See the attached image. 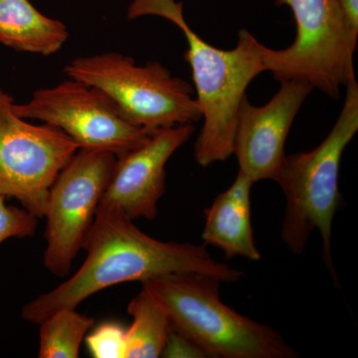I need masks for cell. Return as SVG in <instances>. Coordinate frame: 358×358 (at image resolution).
<instances>
[{"label":"cell","instance_id":"15","mask_svg":"<svg viewBox=\"0 0 358 358\" xmlns=\"http://www.w3.org/2000/svg\"><path fill=\"white\" fill-rule=\"evenodd\" d=\"M40 358H77L94 320L76 308H66L40 322Z\"/></svg>","mask_w":358,"mask_h":358},{"label":"cell","instance_id":"3","mask_svg":"<svg viewBox=\"0 0 358 358\" xmlns=\"http://www.w3.org/2000/svg\"><path fill=\"white\" fill-rule=\"evenodd\" d=\"M221 282L199 273H173L141 282L169 322L213 358H296L275 329L249 319L221 301Z\"/></svg>","mask_w":358,"mask_h":358},{"label":"cell","instance_id":"16","mask_svg":"<svg viewBox=\"0 0 358 358\" xmlns=\"http://www.w3.org/2000/svg\"><path fill=\"white\" fill-rule=\"evenodd\" d=\"M86 343L93 357L126 358L127 329L117 322H103L86 336Z\"/></svg>","mask_w":358,"mask_h":358},{"label":"cell","instance_id":"19","mask_svg":"<svg viewBox=\"0 0 358 358\" xmlns=\"http://www.w3.org/2000/svg\"><path fill=\"white\" fill-rule=\"evenodd\" d=\"M348 31L358 39V0H338Z\"/></svg>","mask_w":358,"mask_h":358},{"label":"cell","instance_id":"2","mask_svg":"<svg viewBox=\"0 0 358 358\" xmlns=\"http://www.w3.org/2000/svg\"><path fill=\"white\" fill-rule=\"evenodd\" d=\"M154 15L178 26L187 41L185 59L192 71L203 127L194 147L199 166L206 167L232 155L237 113L249 84L265 72L261 44L246 29L231 50L218 49L200 38L183 16V3L176 0H133L129 20Z\"/></svg>","mask_w":358,"mask_h":358},{"label":"cell","instance_id":"9","mask_svg":"<svg viewBox=\"0 0 358 358\" xmlns=\"http://www.w3.org/2000/svg\"><path fill=\"white\" fill-rule=\"evenodd\" d=\"M13 110L22 119L61 129L79 148L117 157L140 147L154 134L127 122L100 89L74 79L34 92L29 102L14 103Z\"/></svg>","mask_w":358,"mask_h":358},{"label":"cell","instance_id":"14","mask_svg":"<svg viewBox=\"0 0 358 358\" xmlns=\"http://www.w3.org/2000/svg\"><path fill=\"white\" fill-rule=\"evenodd\" d=\"M133 324L127 329L126 358H157L166 345L171 322L154 296L143 288L129 303Z\"/></svg>","mask_w":358,"mask_h":358},{"label":"cell","instance_id":"10","mask_svg":"<svg viewBox=\"0 0 358 358\" xmlns=\"http://www.w3.org/2000/svg\"><path fill=\"white\" fill-rule=\"evenodd\" d=\"M313 90L303 80L281 82L266 105H252L245 95L237 113L232 155L239 171L257 181L275 180L286 154L285 143L296 115Z\"/></svg>","mask_w":358,"mask_h":358},{"label":"cell","instance_id":"7","mask_svg":"<svg viewBox=\"0 0 358 358\" xmlns=\"http://www.w3.org/2000/svg\"><path fill=\"white\" fill-rule=\"evenodd\" d=\"M13 105L0 88V194L42 218L51 185L79 147L55 127L22 119Z\"/></svg>","mask_w":358,"mask_h":358},{"label":"cell","instance_id":"12","mask_svg":"<svg viewBox=\"0 0 358 358\" xmlns=\"http://www.w3.org/2000/svg\"><path fill=\"white\" fill-rule=\"evenodd\" d=\"M253 185L251 179L238 171L234 182L205 210L203 244L222 250L226 259L242 256L259 261L262 258L252 227L250 196Z\"/></svg>","mask_w":358,"mask_h":358},{"label":"cell","instance_id":"6","mask_svg":"<svg viewBox=\"0 0 358 358\" xmlns=\"http://www.w3.org/2000/svg\"><path fill=\"white\" fill-rule=\"evenodd\" d=\"M291 8L296 24L294 43L282 50L264 47L265 70L279 82L303 80L329 98L355 75L357 40L348 31L338 0H275Z\"/></svg>","mask_w":358,"mask_h":358},{"label":"cell","instance_id":"17","mask_svg":"<svg viewBox=\"0 0 358 358\" xmlns=\"http://www.w3.org/2000/svg\"><path fill=\"white\" fill-rule=\"evenodd\" d=\"M0 194V245L10 238L31 237L38 225V218L25 208L6 204Z\"/></svg>","mask_w":358,"mask_h":358},{"label":"cell","instance_id":"5","mask_svg":"<svg viewBox=\"0 0 358 358\" xmlns=\"http://www.w3.org/2000/svg\"><path fill=\"white\" fill-rule=\"evenodd\" d=\"M65 73L103 91L122 117L138 128L155 131L202 120L192 85L159 62L138 66L129 56L107 52L74 59Z\"/></svg>","mask_w":358,"mask_h":358},{"label":"cell","instance_id":"1","mask_svg":"<svg viewBox=\"0 0 358 358\" xmlns=\"http://www.w3.org/2000/svg\"><path fill=\"white\" fill-rule=\"evenodd\" d=\"M83 249L86 260L72 277L22 308L25 322L39 324L61 308H76L103 289L155 275L199 273L220 282H236L244 277L241 271L214 260L204 244L159 241L131 219L103 207L96 210Z\"/></svg>","mask_w":358,"mask_h":358},{"label":"cell","instance_id":"4","mask_svg":"<svg viewBox=\"0 0 358 358\" xmlns=\"http://www.w3.org/2000/svg\"><path fill=\"white\" fill-rule=\"evenodd\" d=\"M343 110L331 133L308 152L286 155L275 182L286 197L281 237L294 254L305 251L308 239L319 230L322 259L336 280L331 256V227L341 204L339 166L348 143L358 131V84L353 78L345 86Z\"/></svg>","mask_w":358,"mask_h":358},{"label":"cell","instance_id":"8","mask_svg":"<svg viewBox=\"0 0 358 358\" xmlns=\"http://www.w3.org/2000/svg\"><path fill=\"white\" fill-rule=\"evenodd\" d=\"M117 155L79 148L49 192L44 266L59 278L69 275L73 261L83 249L96 210L112 178Z\"/></svg>","mask_w":358,"mask_h":358},{"label":"cell","instance_id":"11","mask_svg":"<svg viewBox=\"0 0 358 358\" xmlns=\"http://www.w3.org/2000/svg\"><path fill=\"white\" fill-rule=\"evenodd\" d=\"M194 131L193 124L157 129L140 147L117 157L99 207L133 221L157 218V203L166 192L167 162Z\"/></svg>","mask_w":358,"mask_h":358},{"label":"cell","instance_id":"13","mask_svg":"<svg viewBox=\"0 0 358 358\" xmlns=\"http://www.w3.org/2000/svg\"><path fill=\"white\" fill-rule=\"evenodd\" d=\"M68 37L64 23L39 13L29 0H0V44L49 56L60 50Z\"/></svg>","mask_w":358,"mask_h":358},{"label":"cell","instance_id":"18","mask_svg":"<svg viewBox=\"0 0 358 358\" xmlns=\"http://www.w3.org/2000/svg\"><path fill=\"white\" fill-rule=\"evenodd\" d=\"M160 357L205 358L207 355L196 343H193L192 339L186 338L185 334H181L171 324L166 345Z\"/></svg>","mask_w":358,"mask_h":358}]
</instances>
